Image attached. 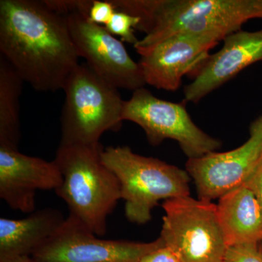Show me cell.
<instances>
[{
  "label": "cell",
  "mask_w": 262,
  "mask_h": 262,
  "mask_svg": "<svg viewBox=\"0 0 262 262\" xmlns=\"http://www.w3.org/2000/svg\"><path fill=\"white\" fill-rule=\"evenodd\" d=\"M66 219L55 208H46L19 220L0 218V262L31 256L54 235Z\"/></svg>",
  "instance_id": "14"
},
{
  "label": "cell",
  "mask_w": 262,
  "mask_h": 262,
  "mask_svg": "<svg viewBox=\"0 0 262 262\" xmlns=\"http://www.w3.org/2000/svg\"><path fill=\"white\" fill-rule=\"evenodd\" d=\"M24 81L0 56V146L18 149L20 140V98Z\"/></svg>",
  "instance_id": "16"
},
{
  "label": "cell",
  "mask_w": 262,
  "mask_h": 262,
  "mask_svg": "<svg viewBox=\"0 0 262 262\" xmlns=\"http://www.w3.org/2000/svg\"><path fill=\"white\" fill-rule=\"evenodd\" d=\"M139 24V17L116 10L110 23L104 27L113 35L119 36L122 42L133 45L134 47L139 40L135 35Z\"/></svg>",
  "instance_id": "17"
},
{
  "label": "cell",
  "mask_w": 262,
  "mask_h": 262,
  "mask_svg": "<svg viewBox=\"0 0 262 262\" xmlns=\"http://www.w3.org/2000/svg\"><path fill=\"white\" fill-rule=\"evenodd\" d=\"M115 11L116 9L110 0H93L89 19L92 23L106 27L110 23Z\"/></svg>",
  "instance_id": "20"
},
{
  "label": "cell",
  "mask_w": 262,
  "mask_h": 262,
  "mask_svg": "<svg viewBox=\"0 0 262 262\" xmlns=\"http://www.w3.org/2000/svg\"><path fill=\"white\" fill-rule=\"evenodd\" d=\"M63 90L60 144H97L105 132L121 127L125 101L86 63L76 67Z\"/></svg>",
  "instance_id": "5"
},
{
  "label": "cell",
  "mask_w": 262,
  "mask_h": 262,
  "mask_svg": "<svg viewBox=\"0 0 262 262\" xmlns=\"http://www.w3.org/2000/svg\"><path fill=\"white\" fill-rule=\"evenodd\" d=\"M50 9L58 14L66 15L72 13H81L89 15L93 0H43Z\"/></svg>",
  "instance_id": "18"
},
{
  "label": "cell",
  "mask_w": 262,
  "mask_h": 262,
  "mask_svg": "<svg viewBox=\"0 0 262 262\" xmlns=\"http://www.w3.org/2000/svg\"><path fill=\"white\" fill-rule=\"evenodd\" d=\"M186 104L184 101L176 103L160 99L141 88L125 101L123 120L141 127L151 145H159L166 139L177 141L188 159L216 151L222 143L193 122Z\"/></svg>",
  "instance_id": "7"
},
{
  "label": "cell",
  "mask_w": 262,
  "mask_h": 262,
  "mask_svg": "<svg viewBox=\"0 0 262 262\" xmlns=\"http://www.w3.org/2000/svg\"><path fill=\"white\" fill-rule=\"evenodd\" d=\"M164 246L160 236L149 243L101 239L69 215L54 235L31 257L36 262H139Z\"/></svg>",
  "instance_id": "8"
},
{
  "label": "cell",
  "mask_w": 262,
  "mask_h": 262,
  "mask_svg": "<svg viewBox=\"0 0 262 262\" xmlns=\"http://www.w3.org/2000/svg\"><path fill=\"white\" fill-rule=\"evenodd\" d=\"M62 176L54 160L0 146V198L13 210L32 213L38 190L56 191Z\"/></svg>",
  "instance_id": "12"
},
{
  "label": "cell",
  "mask_w": 262,
  "mask_h": 262,
  "mask_svg": "<svg viewBox=\"0 0 262 262\" xmlns=\"http://www.w3.org/2000/svg\"><path fill=\"white\" fill-rule=\"evenodd\" d=\"M101 143L93 145L60 144L53 160L62 176L55 191L70 214L97 236L104 235L108 215L121 200L116 176L102 160Z\"/></svg>",
  "instance_id": "3"
},
{
  "label": "cell",
  "mask_w": 262,
  "mask_h": 262,
  "mask_svg": "<svg viewBox=\"0 0 262 262\" xmlns=\"http://www.w3.org/2000/svg\"><path fill=\"white\" fill-rule=\"evenodd\" d=\"M225 262H262V253L257 246L229 247Z\"/></svg>",
  "instance_id": "19"
},
{
  "label": "cell",
  "mask_w": 262,
  "mask_h": 262,
  "mask_svg": "<svg viewBox=\"0 0 262 262\" xmlns=\"http://www.w3.org/2000/svg\"><path fill=\"white\" fill-rule=\"evenodd\" d=\"M0 52L36 91L63 90L79 63L65 16L44 1H0Z\"/></svg>",
  "instance_id": "1"
},
{
  "label": "cell",
  "mask_w": 262,
  "mask_h": 262,
  "mask_svg": "<svg viewBox=\"0 0 262 262\" xmlns=\"http://www.w3.org/2000/svg\"><path fill=\"white\" fill-rule=\"evenodd\" d=\"M139 262H181L175 253L167 246H164L148 253Z\"/></svg>",
  "instance_id": "21"
},
{
  "label": "cell",
  "mask_w": 262,
  "mask_h": 262,
  "mask_svg": "<svg viewBox=\"0 0 262 262\" xmlns=\"http://www.w3.org/2000/svg\"><path fill=\"white\" fill-rule=\"evenodd\" d=\"M65 18L79 56L96 75L118 89L134 92L144 88L139 62L131 58L121 40L90 21L88 15L72 13Z\"/></svg>",
  "instance_id": "9"
},
{
  "label": "cell",
  "mask_w": 262,
  "mask_h": 262,
  "mask_svg": "<svg viewBox=\"0 0 262 262\" xmlns=\"http://www.w3.org/2000/svg\"><path fill=\"white\" fill-rule=\"evenodd\" d=\"M160 237L181 262H225L227 246L217 206L190 195L173 198L162 204Z\"/></svg>",
  "instance_id": "6"
},
{
  "label": "cell",
  "mask_w": 262,
  "mask_h": 262,
  "mask_svg": "<svg viewBox=\"0 0 262 262\" xmlns=\"http://www.w3.org/2000/svg\"><path fill=\"white\" fill-rule=\"evenodd\" d=\"M217 214L228 247L258 246L262 239V211L253 193L242 185L221 196Z\"/></svg>",
  "instance_id": "15"
},
{
  "label": "cell",
  "mask_w": 262,
  "mask_h": 262,
  "mask_svg": "<svg viewBox=\"0 0 262 262\" xmlns=\"http://www.w3.org/2000/svg\"><path fill=\"white\" fill-rule=\"evenodd\" d=\"M220 41L211 36L177 34L158 43L141 56L140 66L146 84L176 91L184 76L196 72Z\"/></svg>",
  "instance_id": "11"
},
{
  "label": "cell",
  "mask_w": 262,
  "mask_h": 262,
  "mask_svg": "<svg viewBox=\"0 0 262 262\" xmlns=\"http://www.w3.org/2000/svg\"><path fill=\"white\" fill-rule=\"evenodd\" d=\"M115 9L140 18L144 33L134 46L145 54L177 34L211 36L223 41L253 18H262V0H111Z\"/></svg>",
  "instance_id": "2"
},
{
  "label": "cell",
  "mask_w": 262,
  "mask_h": 262,
  "mask_svg": "<svg viewBox=\"0 0 262 262\" xmlns=\"http://www.w3.org/2000/svg\"><path fill=\"white\" fill-rule=\"evenodd\" d=\"M102 160L116 176L127 220L145 225L160 201L189 195L187 170L157 158L136 154L128 146L103 149Z\"/></svg>",
  "instance_id": "4"
},
{
  "label": "cell",
  "mask_w": 262,
  "mask_h": 262,
  "mask_svg": "<svg viewBox=\"0 0 262 262\" xmlns=\"http://www.w3.org/2000/svg\"><path fill=\"white\" fill-rule=\"evenodd\" d=\"M258 250H259L260 252L262 253V239L261 241V242L259 243V244H258Z\"/></svg>",
  "instance_id": "24"
},
{
  "label": "cell",
  "mask_w": 262,
  "mask_h": 262,
  "mask_svg": "<svg viewBox=\"0 0 262 262\" xmlns=\"http://www.w3.org/2000/svg\"><path fill=\"white\" fill-rule=\"evenodd\" d=\"M262 160V115L249 127V138L236 149L188 159L186 170L198 198L212 202L244 185Z\"/></svg>",
  "instance_id": "10"
},
{
  "label": "cell",
  "mask_w": 262,
  "mask_h": 262,
  "mask_svg": "<svg viewBox=\"0 0 262 262\" xmlns=\"http://www.w3.org/2000/svg\"><path fill=\"white\" fill-rule=\"evenodd\" d=\"M3 262H36L32 259L31 256H24V257H20L14 258V259L10 260V261H6Z\"/></svg>",
  "instance_id": "23"
},
{
  "label": "cell",
  "mask_w": 262,
  "mask_h": 262,
  "mask_svg": "<svg viewBox=\"0 0 262 262\" xmlns=\"http://www.w3.org/2000/svg\"><path fill=\"white\" fill-rule=\"evenodd\" d=\"M223 41L220 51L210 55L194 80L184 88L186 102H199L241 71L262 62V29L256 32L239 30Z\"/></svg>",
  "instance_id": "13"
},
{
  "label": "cell",
  "mask_w": 262,
  "mask_h": 262,
  "mask_svg": "<svg viewBox=\"0 0 262 262\" xmlns=\"http://www.w3.org/2000/svg\"><path fill=\"white\" fill-rule=\"evenodd\" d=\"M244 185L256 196L262 211V160Z\"/></svg>",
  "instance_id": "22"
}]
</instances>
